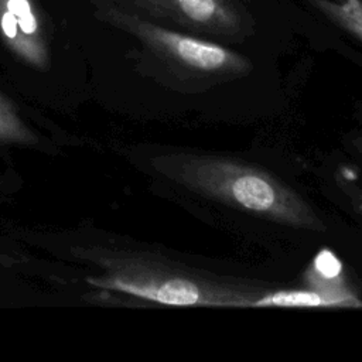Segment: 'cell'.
Segmentation results:
<instances>
[{
  "label": "cell",
  "instance_id": "obj_1",
  "mask_svg": "<svg viewBox=\"0 0 362 362\" xmlns=\"http://www.w3.org/2000/svg\"><path fill=\"white\" fill-rule=\"evenodd\" d=\"M72 255L96 267L86 283L147 303L173 307H270L279 287L246 277L216 274L154 249L96 243Z\"/></svg>",
  "mask_w": 362,
  "mask_h": 362
},
{
  "label": "cell",
  "instance_id": "obj_2",
  "mask_svg": "<svg viewBox=\"0 0 362 362\" xmlns=\"http://www.w3.org/2000/svg\"><path fill=\"white\" fill-rule=\"evenodd\" d=\"M151 164L174 184L236 211L296 229H327L298 191L257 164L233 156L187 150L154 156Z\"/></svg>",
  "mask_w": 362,
  "mask_h": 362
},
{
  "label": "cell",
  "instance_id": "obj_3",
  "mask_svg": "<svg viewBox=\"0 0 362 362\" xmlns=\"http://www.w3.org/2000/svg\"><path fill=\"white\" fill-rule=\"evenodd\" d=\"M110 17L178 75L205 82H222L246 76L252 71V64L245 55L219 42L120 11H112Z\"/></svg>",
  "mask_w": 362,
  "mask_h": 362
},
{
  "label": "cell",
  "instance_id": "obj_4",
  "mask_svg": "<svg viewBox=\"0 0 362 362\" xmlns=\"http://www.w3.org/2000/svg\"><path fill=\"white\" fill-rule=\"evenodd\" d=\"M153 14L194 34L240 41L246 24L230 0H137Z\"/></svg>",
  "mask_w": 362,
  "mask_h": 362
},
{
  "label": "cell",
  "instance_id": "obj_5",
  "mask_svg": "<svg viewBox=\"0 0 362 362\" xmlns=\"http://www.w3.org/2000/svg\"><path fill=\"white\" fill-rule=\"evenodd\" d=\"M0 37L25 64L45 69L48 48L31 0H0Z\"/></svg>",
  "mask_w": 362,
  "mask_h": 362
},
{
  "label": "cell",
  "instance_id": "obj_6",
  "mask_svg": "<svg viewBox=\"0 0 362 362\" xmlns=\"http://www.w3.org/2000/svg\"><path fill=\"white\" fill-rule=\"evenodd\" d=\"M334 24L362 41V0H304Z\"/></svg>",
  "mask_w": 362,
  "mask_h": 362
},
{
  "label": "cell",
  "instance_id": "obj_7",
  "mask_svg": "<svg viewBox=\"0 0 362 362\" xmlns=\"http://www.w3.org/2000/svg\"><path fill=\"white\" fill-rule=\"evenodd\" d=\"M35 133L21 119L14 103L0 93V143L34 146Z\"/></svg>",
  "mask_w": 362,
  "mask_h": 362
},
{
  "label": "cell",
  "instance_id": "obj_8",
  "mask_svg": "<svg viewBox=\"0 0 362 362\" xmlns=\"http://www.w3.org/2000/svg\"><path fill=\"white\" fill-rule=\"evenodd\" d=\"M335 180L342 194L348 198L349 205L362 218V185L355 182V180L349 178L345 173H339Z\"/></svg>",
  "mask_w": 362,
  "mask_h": 362
},
{
  "label": "cell",
  "instance_id": "obj_9",
  "mask_svg": "<svg viewBox=\"0 0 362 362\" xmlns=\"http://www.w3.org/2000/svg\"><path fill=\"white\" fill-rule=\"evenodd\" d=\"M352 147L356 151V154L361 157L362 160V134H358L352 139Z\"/></svg>",
  "mask_w": 362,
  "mask_h": 362
}]
</instances>
